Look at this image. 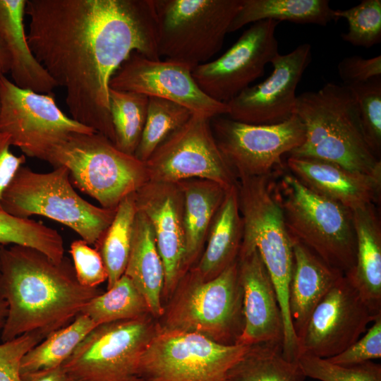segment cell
I'll return each instance as SVG.
<instances>
[{"mask_svg":"<svg viewBox=\"0 0 381 381\" xmlns=\"http://www.w3.org/2000/svg\"><path fill=\"white\" fill-rule=\"evenodd\" d=\"M178 183L183 196L186 268L199 254L228 189L200 179H187Z\"/></svg>","mask_w":381,"mask_h":381,"instance_id":"obj_27","label":"cell"},{"mask_svg":"<svg viewBox=\"0 0 381 381\" xmlns=\"http://www.w3.org/2000/svg\"><path fill=\"white\" fill-rule=\"evenodd\" d=\"M274 191L290 235L344 274L354 266L356 241L352 211L308 188L291 173Z\"/></svg>","mask_w":381,"mask_h":381,"instance_id":"obj_6","label":"cell"},{"mask_svg":"<svg viewBox=\"0 0 381 381\" xmlns=\"http://www.w3.org/2000/svg\"><path fill=\"white\" fill-rule=\"evenodd\" d=\"M9 135L0 131V202L3 193L18 170L25 164V155L17 156L10 150Z\"/></svg>","mask_w":381,"mask_h":381,"instance_id":"obj_43","label":"cell"},{"mask_svg":"<svg viewBox=\"0 0 381 381\" xmlns=\"http://www.w3.org/2000/svg\"><path fill=\"white\" fill-rule=\"evenodd\" d=\"M210 118L193 114L145 162L149 181L176 183L200 179L226 189L236 184L234 171L214 139Z\"/></svg>","mask_w":381,"mask_h":381,"instance_id":"obj_13","label":"cell"},{"mask_svg":"<svg viewBox=\"0 0 381 381\" xmlns=\"http://www.w3.org/2000/svg\"><path fill=\"white\" fill-rule=\"evenodd\" d=\"M100 293L79 283L66 256L56 262L32 248L0 245V297L8 306L2 341L31 332L46 338Z\"/></svg>","mask_w":381,"mask_h":381,"instance_id":"obj_2","label":"cell"},{"mask_svg":"<svg viewBox=\"0 0 381 381\" xmlns=\"http://www.w3.org/2000/svg\"><path fill=\"white\" fill-rule=\"evenodd\" d=\"M67 381H91V380H85V379H82V378H78V377H71V376L68 375Z\"/></svg>","mask_w":381,"mask_h":381,"instance_id":"obj_47","label":"cell"},{"mask_svg":"<svg viewBox=\"0 0 381 381\" xmlns=\"http://www.w3.org/2000/svg\"><path fill=\"white\" fill-rule=\"evenodd\" d=\"M136 381H139V380L138 379Z\"/></svg>","mask_w":381,"mask_h":381,"instance_id":"obj_48","label":"cell"},{"mask_svg":"<svg viewBox=\"0 0 381 381\" xmlns=\"http://www.w3.org/2000/svg\"><path fill=\"white\" fill-rule=\"evenodd\" d=\"M11 59L6 47L0 37V78L10 73Z\"/></svg>","mask_w":381,"mask_h":381,"instance_id":"obj_45","label":"cell"},{"mask_svg":"<svg viewBox=\"0 0 381 381\" xmlns=\"http://www.w3.org/2000/svg\"><path fill=\"white\" fill-rule=\"evenodd\" d=\"M137 210L133 193L119 202L111 224L95 245L107 272V289L124 274L131 252Z\"/></svg>","mask_w":381,"mask_h":381,"instance_id":"obj_30","label":"cell"},{"mask_svg":"<svg viewBox=\"0 0 381 381\" xmlns=\"http://www.w3.org/2000/svg\"><path fill=\"white\" fill-rule=\"evenodd\" d=\"M0 131L9 135L12 145L25 156L40 159L71 133L96 132L65 114L53 93L20 87L5 75L0 78Z\"/></svg>","mask_w":381,"mask_h":381,"instance_id":"obj_12","label":"cell"},{"mask_svg":"<svg viewBox=\"0 0 381 381\" xmlns=\"http://www.w3.org/2000/svg\"><path fill=\"white\" fill-rule=\"evenodd\" d=\"M8 312V306L6 302L0 297V332H1Z\"/></svg>","mask_w":381,"mask_h":381,"instance_id":"obj_46","label":"cell"},{"mask_svg":"<svg viewBox=\"0 0 381 381\" xmlns=\"http://www.w3.org/2000/svg\"><path fill=\"white\" fill-rule=\"evenodd\" d=\"M69 252L76 277L81 285L87 288H97L107 281L106 267L96 248H92L83 239L75 240L71 243Z\"/></svg>","mask_w":381,"mask_h":381,"instance_id":"obj_39","label":"cell"},{"mask_svg":"<svg viewBox=\"0 0 381 381\" xmlns=\"http://www.w3.org/2000/svg\"><path fill=\"white\" fill-rule=\"evenodd\" d=\"M159 56L193 70L222 49L242 0H153Z\"/></svg>","mask_w":381,"mask_h":381,"instance_id":"obj_8","label":"cell"},{"mask_svg":"<svg viewBox=\"0 0 381 381\" xmlns=\"http://www.w3.org/2000/svg\"><path fill=\"white\" fill-rule=\"evenodd\" d=\"M286 164L291 174L308 188L351 210L380 200L381 175L354 171L312 158L289 156Z\"/></svg>","mask_w":381,"mask_h":381,"instance_id":"obj_21","label":"cell"},{"mask_svg":"<svg viewBox=\"0 0 381 381\" xmlns=\"http://www.w3.org/2000/svg\"><path fill=\"white\" fill-rule=\"evenodd\" d=\"M243 327L236 344L282 342L284 324L277 293L258 250L239 251Z\"/></svg>","mask_w":381,"mask_h":381,"instance_id":"obj_20","label":"cell"},{"mask_svg":"<svg viewBox=\"0 0 381 381\" xmlns=\"http://www.w3.org/2000/svg\"><path fill=\"white\" fill-rule=\"evenodd\" d=\"M306 377L298 361L284 357L282 342L250 346L228 373L229 381H305Z\"/></svg>","mask_w":381,"mask_h":381,"instance_id":"obj_29","label":"cell"},{"mask_svg":"<svg viewBox=\"0 0 381 381\" xmlns=\"http://www.w3.org/2000/svg\"><path fill=\"white\" fill-rule=\"evenodd\" d=\"M137 209L149 219L165 273L164 292L177 284L186 269L183 196L178 183L148 181L135 193Z\"/></svg>","mask_w":381,"mask_h":381,"instance_id":"obj_19","label":"cell"},{"mask_svg":"<svg viewBox=\"0 0 381 381\" xmlns=\"http://www.w3.org/2000/svg\"><path fill=\"white\" fill-rule=\"evenodd\" d=\"M294 114L305 128L303 143L290 157L312 158L351 171L381 175V162L369 148L356 100L350 89L327 83L296 97Z\"/></svg>","mask_w":381,"mask_h":381,"instance_id":"obj_3","label":"cell"},{"mask_svg":"<svg viewBox=\"0 0 381 381\" xmlns=\"http://www.w3.org/2000/svg\"><path fill=\"white\" fill-rule=\"evenodd\" d=\"M192 71L175 61L151 59L133 52L113 75L109 87L167 99L210 119L227 115L226 104L205 95L195 83Z\"/></svg>","mask_w":381,"mask_h":381,"instance_id":"obj_17","label":"cell"},{"mask_svg":"<svg viewBox=\"0 0 381 381\" xmlns=\"http://www.w3.org/2000/svg\"><path fill=\"white\" fill-rule=\"evenodd\" d=\"M346 87L356 100L365 141L375 157L380 160L381 77Z\"/></svg>","mask_w":381,"mask_h":381,"instance_id":"obj_37","label":"cell"},{"mask_svg":"<svg viewBox=\"0 0 381 381\" xmlns=\"http://www.w3.org/2000/svg\"><path fill=\"white\" fill-rule=\"evenodd\" d=\"M42 160L67 168L71 183L107 209H116L149 181L145 162L98 132L71 133L52 145Z\"/></svg>","mask_w":381,"mask_h":381,"instance_id":"obj_5","label":"cell"},{"mask_svg":"<svg viewBox=\"0 0 381 381\" xmlns=\"http://www.w3.org/2000/svg\"><path fill=\"white\" fill-rule=\"evenodd\" d=\"M217 116L210 119L217 144L238 176L269 175L282 164L283 155L299 147L305 138V128L294 114L276 124L256 125Z\"/></svg>","mask_w":381,"mask_h":381,"instance_id":"obj_14","label":"cell"},{"mask_svg":"<svg viewBox=\"0 0 381 381\" xmlns=\"http://www.w3.org/2000/svg\"><path fill=\"white\" fill-rule=\"evenodd\" d=\"M27 39L66 90L71 117L114 144L111 77L133 52L159 59L153 0H27Z\"/></svg>","mask_w":381,"mask_h":381,"instance_id":"obj_1","label":"cell"},{"mask_svg":"<svg viewBox=\"0 0 381 381\" xmlns=\"http://www.w3.org/2000/svg\"><path fill=\"white\" fill-rule=\"evenodd\" d=\"M380 357L381 315H379L364 336L340 353L327 359L333 363L346 365L358 364Z\"/></svg>","mask_w":381,"mask_h":381,"instance_id":"obj_41","label":"cell"},{"mask_svg":"<svg viewBox=\"0 0 381 381\" xmlns=\"http://www.w3.org/2000/svg\"><path fill=\"white\" fill-rule=\"evenodd\" d=\"M0 205L19 218L41 215L56 221L90 246L108 229L116 210L95 206L80 196L64 167L40 173L23 165L4 190Z\"/></svg>","mask_w":381,"mask_h":381,"instance_id":"obj_7","label":"cell"},{"mask_svg":"<svg viewBox=\"0 0 381 381\" xmlns=\"http://www.w3.org/2000/svg\"><path fill=\"white\" fill-rule=\"evenodd\" d=\"M337 72L345 86L366 83L381 77V56L369 59L358 55L345 57L339 62Z\"/></svg>","mask_w":381,"mask_h":381,"instance_id":"obj_42","label":"cell"},{"mask_svg":"<svg viewBox=\"0 0 381 381\" xmlns=\"http://www.w3.org/2000/svg\"><path fill=\"white\" fill-rule=\"evenodd\" d=\"M356 241L353 267L344 275L372 313L381 314V225L375 204L352 210Z\"/></svg>","mask_w":381,"mask_h":381,"instance_id":"obj_23","label":"cell"},{"mask_svg":"<svg viewBox=\"0 0 381 381\" xmlns=\"http://www.w3.org/2000/svg\"><path fill=\"white\" fill-rule=\"evenodd\" d=\"M378 315L372 313L344 274L315 307L298 338V358L302 354L329 358L340 353Z\"/></svg>","mask_w":381,"mask_h":381,"instance_id":"obj_16","label":"cell"},{"mask_svg":"<svg viewBox=\"0 0 381 381\" xmlns=\"http://www.w3.org/2000/svg\"><path fill=\"white\" fill-rule=\"evenodd\" d=\"M291 237L294 262L289 288V310L298 339L315 307L344 274Z\"/></svg>","mask_w":381,"mask_h":381,"instance_id":"obj_22","label":"cell"},{"mask_svg":"<svg viewBox=\"0 0 381 381\" xmlns=\"http://www.w3.org/2000/svg\"><path fill=\"white\" fill-rule=\"evenodd\" d=\"M334 15L348 23L347 31L341 34L344 41L367 49L381 42L380 0H363L353 7L334 10Z\"/></svg>","mask_w":381,"mask_h":381,"instance_id":"obj_36","label":"cell"},{"mask_svg":"<svg viewBox=\"0 0 381 381\" xmlns=\"http://www.w3.org/2000/svg\"><path fill=\"white\" fill-rule=\"evenodd\" d=\"M311 46L298 45L271 61L272 73L263 82L249 86L229 101L227 116L236 121L270 125L284 122L294 115L296 90L312 60Z\"/></svg>","mask_w":381,"mask_h":381,"instance_id":"obj_18","label":"cell"},{"mask_svg":"<svg viewBox=\"0 0 381 381\" xmlns=\"http://www.w3.org/2000/svg\"><path fill=\"white\" fill-rule=\"evenodd\" d=\"M243 236L239 251L256 248L274 286L283 324V353L298 357L297 338L289 310V288L293 270L292 239L274 191L271 174L239 176L237 184Z\"/></svg>","mask_w":381,"mask_h":381,"instance_id":"obj_4","label":"cell"},{"mask_svg":"<svg viewBox=\"0 0 381 381\" xmlns=\"http://www.w3.org/2000/svg\"><path fill=\"white\" fill-rule=\"evenodd\" d=\"M298 362L306 377L320 381H381V365L373 361L344 365L302 354Z\"/></svg>","mask_w":381,"mask_h":381,"instance_id":"obj_38","label":"cell"},{"mask_svg":"<svg viewBox=\"0 0 381 381\" xmlns=\"http://www.w3.org/2000/svg\"><path fill=\"white\" fill-rule=\"evenodd\" d=\"M156 332L146 316L96 326L62 367L91 381H136L140 357Z\"/></svg>","mask_w":381,"mask_h":381,"instance_id":"obj_11","label":"cell"},{"mask_svg":"<svg viewBox=\"0 0 381 381\" xmlns=\"http://www.w3.org/2000/svg\"><path fill=\"white\" fill-rule=\"evenodd\" d=\"M27 0H0V37L11 59L13 83L36 92L52 93L58 87L33 54L24 28Z\"/></svg>","mask_w":381,"mask_h":381,"instance_id":"obj_24","label":"cell"},{"mask_svg":"<svg viewBox=\"0 0 381 381\" xmlns=\"http://www.w3.org/2000/svg\"><path fill=\"white\" fill-rule=\"evenodd\" d=\"M208 235L207 245L194 270V274L205 280L218 275L238 258L243 223L237 183L226 191Z\"/></svg>","mask_w":381,"mask_h":381,"instance_id":"obj_26","label":"cell"},{"mask_svg":"<svg viewBox=\"0 0 381 381\" xmlns=\"http://www.w3.org/2000/svg\"><path fill=\"white\" fill-rule=\"evenodd\" d=\"M96 326L87 316L79 314L72 322L44 338L30 349L20 362V374L61 366L83 338Z\"/></svg>","mask_w":381,"mask_h":381,"instance_id":"obj_31","label":"cell"},{"mask_svg":"<svg viewBox=\"0 0 381 381\" xmlns=\"http://www.w3.org/2000/svg\"><path fill=\"white\" fill-rule=\"evenodd\" d=\"M243 327V291L237 258L210 279L193 273L170 306L164 328L195 332L222 344H235Z\"/></svg>","mask_w":381,"mask_h":381,"instance_id":"obj_10","label":"cell"},{"mask_svg":"<svg viewBox=\"0 0 381 381\" xmlns=\"http://www.w3.org/2000/svg\"><path fill=\"white\" fill-rule=\"evenodd\" d=\"M279 23H253L224 54L196 66L192 75L201 90L226 104L262 76L267 64L279 54L275 36Z\"/></svg>","mask_w":381,"mask_h":381,"instance_id":"obj_15","label":"cell"},{"mask_svg":"<svg viewBox=\"0 0 381 381\" xmlns=\"http://www.w3.org/2000/svg\"><path fill=\"white\" fill-rule=\"evenodd\" d=\"M193 114L188 108L176 102L150 97L145 126L134 156L145 162L170 135L189 120Z\"/></svg>","mask_w":381,"mask_h":381,"instance_id":"obj_35","label":"cell"},{"mask_svg":"<svg viewBox=\"0 0 381 381\" xmlns=\"http://www.w3.org/2000/svg\"><path fill=\"white\" fill-rule=\"evenodd\" d=\"M0 245L32 248L56 262L65 257L64 240L56 230L31 219L13 216L1 205Z\"/></svg>","mask_w":381,"mask_h":381,"instance_id":"obj_34","label":"cell"},{"mask_svg":"<svg viewBox=\"0 0 381 381\" xmlns=\"http://www.w3.org/2000/svg\"><path fill=\"white\" fill-rule=\"evenodd\" d=\"M67 379L68 375L62 365L20 374V381H67Z\"/></svg>","mask_w":381,"mask_h":381,"instance_id":"obj_44","label":"cell"},{"mask_svg":"<svg viewBox=\"0 0 381 381\" xmlns=\"http://www.w3.org/2000/svg\"><path fill=\"white\" fill-rule=\"evenodd\" d=\"M150 313L147 303L133 282L125 274L104 293L92 298L80 314L97 325L136 319Z\"/></svg>","mask_w":381,"mask_h":381,"instance_id":"obj_32","label":"cell"},{"mask_svg":"<svg viewBox=\"0 0 381 381\" xmlns=\"http://www.w3.org/2000/svg\"><path fill=\"white\" fill-rule=\"evenodd\" d=\"M250 346L224 344L195 332L157 330L141 354L139 381H229Z\"/></svg>","mask_w":381,"mask_h":381,"instance_id":"obj_9","label":"cell"},{"mask_svg":"<svg viewBox=\"0 0 381 381\" xmlns=\"http://www.w3.org/2000/svg\"><path fill=\"white\" fill-rule=\"evenodd\" d=\"M109 97L114 145L121 151L134 155L145 126L149 97L112 88Z\"/></svg>","mask_w":381,"mask_h":381,"instance_id":"obj_33","label":"cell"},{"mask_svg":"<svg viewBox=\"0 0 381 381\" xmlns=\"http://www.w3.org/2000/svg\"><path fill=\"white\" fill-rule=\"evenodd\" d=\"M45 337L31 332L0 344V381H20V362L23 356Z\"/></svg>","mask_w":381,"mask_h":381,"instance_id":"obj_40","label":"cell"},{"mask_svg":"<svg viewBox=\"0 0 381 381\" xmlns=\"http://www.w3.org/2000/svg\"><path fill=\"white\" fill-rule=\"evenodd\" d=\"M265 20L321 26L337 20L328 0H242L229 32Z\"/></svg>","mask_w":381,"mask_h":381,"instance_id":"obj_28","label":"cell"},{"mask_svg":"<svg viewBox=\"0 0 381 381\" xmlns=\"http://www.w3.org/2000/svg\"><path fill=\"white\" fill-rule=\"evenodd\" d=\"M124 274L133 282L144 297L150 313L154 317L163 315L164 310L162 296L165 281L164 267L157 248L152 225L145 214L138 210Z\"/></svg>","mask_w":381,"mask_h":381,"instance_id":"obj_25","label":"cell"}]
</instances>
